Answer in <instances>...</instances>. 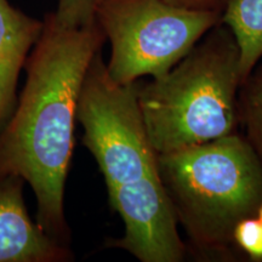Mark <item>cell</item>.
Returning <instances> with one entry per match:
<instances>
[{
  "mask_svg": "<svg viewBox=\"0 0 262 262\" xmlns=\"http://www.w3.org/2000/svg\"><path fill=\"white\" fill-rule=\"evenodd\" d=\"M102 0H58L51 17L62 28H83L96 24V10Z\"/></svg>",
  "mask_w": 262,
  "mask_h": 262,
  "instance_id": "cell-11",
  "label": "cell"
},
{
  "mask_svg": "<svg viewBox=\"0 0 262 262\" xmlns=\"http://www.w3.org/2000/svg\"><path fill=\"white\" fill-rule=\"evenodd\" d=\"M96 22L112 48L108 74L117 83L130 84L143 75H165L220 24L221 14L165 0H102Z\"/></svg>",
  "mask_w": 262,
  "mask_h": 262,
  "instance_id": "cell-4",
  "label": "cell"
},
{
  "mask_svg": "<svg viewBox=\"0 0 262 262\" xmlns=\"http://www.w3.org/2000/svg\"><path fill=\"white\" fill-rule=\"evenodd\" d=\"M25 63L26 84L0 131V175L19 176L37 199V224L67 245L64 186L74 146L78 97L106 35L96 24L62 28L48 14Z\"/></svg>",
  "mask_w": 262,
  "mask_h": 262,
  "instance_id": "cell-1",
  "label": "cell"
},
{
  "mask_svg": "<svg viewBox=\"0 0 262 262\" xmlns=\"http://www.w3.org/2000/svg\"><path fill=\"white\" fill-rule=\"evenodd\" d=\"M111 208L122 216L125 233L107 245L126 250L142 262H180L187 245L180 237L178 217L159 175L143 176L110 189Z\"/></svg>",
  "mask_w": 262,
  "mask_h": 262,
  "instance_id": "cell-6",
  "label": "cell"
},
{
  "mask_svg": "<svg viewBox=\"0 0 262 262\" xmlns=\"http://www.w3.org/2000/svg\"><path fill=\"white\" fill-rule=\"evenodd\" d=\"M25 180L0 175V262H66L73 255L29 217Z\"/></svg>",
  "mask_w": 262,
  "mask_h": 262,
  "instance_id": "cell-7",
  "label": "cell"
},
{
  "mask_svg": "<svg viewBox=\"0 0 262 262\" xmlns=\"http://www.w3.org/2000/svg\"><path fill=\"white\" fill-rule=\"evenodd\" d=\"M256 217L262 222V202H261V204H260V206H258V209H257Z\"/></svg>",
  "mask_w": 262,
  "mask_h": 262,
  "instance_id": "cell-14",
  "label": "cell"
},
{
  "mask_svg": "<svg viewBox=\"0 0 262 262\" xmlns=\"http://www.w3.org/2000/svg\"><path fill=\"white\" fill-rule=\"evenodd\" d=\"M239 49L242 84L262 58V0H227L221 14Z\"/></svg>",
  "mask_w": 262,
  "mask_h": 262,
  "instance_id": "cell-9",
  "label": "cell"
},
{
  "mask_svg": "<svg viewBox=\"0 0 262 262\" xmlns=\"http://www.w3.org/2000/svg\"><path fill=\"white\" fill-rule=\"evenodd\" d=\"M233 243L249 261L262 262V222L256 216L238 222L233 229Z\"/></svg>",
  "mask_w": 262,
  "mask_h": 262,
  "instance_id": "cell-12",
  "label": "cell"
},
{
  "mask_svg": "<svg viewBox=\"0 0 262 262\" xmlns=\"http://www.w3.org/2000/svg\"><path fill=\"white\" fill-rule=\"evenodd\" d=\"M140 84H119L110 77L101 51L85 74L77 122L106 181L107 191L143 176L159 175L158 155L150 143L139 102Z\"/></svg>",
  "mask_w": 262,
  "mask_h": 262,
  "instance_id": "cell-5",
  "label": "cell"
},
{
  "mask_svg": "<svg viewBox=\"0 0 262 262\" xmlns=\"http://www.w3.org/2000/svg\"><path fill=\"white\" fill-rule=\"evenodd\" d=\"M241 85L237 41L220 22L165 75L140 85L141 112L157 155L235 133Z\"/></svg>",
  "mask_w": 262,
  "mask_h": 262,
  "instance_id": "cell-3",
  "label": "cell"
},
{
  "mask_svg": "<svg viewBox=\"0 0 262 262\" xmlns=\"http://www.w3.org/2000/svg\"><path fill=\"white\" fill-rule=\"evenodd\" d=\"M238 111L245 137L262 165V58L239 88Z\"/></svg>",
  "mask_w": 262,
  "mask_h": 262,
  "instance_id": "cell-10",
  "label": "cell"
},
{
  "mask_svg": "<svg viewBox=\"0 0 262 262\" xmlns=\"http://www.w3.org/2000/svg\"><path fill=\"white\" fill-rule=\"evenodd\" d=\"M158 173L193 253L238 260L233 229L262 202V165L247 137L235 131L158 155Z\"/></svg>",
  "mask_w": 262,
  "mask_h": 262,
  "instance_id": "cell-2",
  "label": "cell"
},
{
  "mask_svg": "<svg viewBox=\"0 0 262 262\" xmlns=\"http://www.w3.org/2000/svg\"><path fill=\"white\" fill-rule=\"evenodd\" d=\"M44 22L0 0V131L17 103V81Z\"/></svg>",
  "mask_w": 262,
  "mask_h": 262,
  "instance_id": "cell-8",
  "label": "cell"
},
{
  "mask_svg": "<svg viewBox=\"0 0 262 262\" xmlns=\"http://www.w3.org/2000/svg\"><path fill=\"white\" fill-rule=\"evenodd\" d=\"M165 2L183 9L198 10V11H212L222 14L227 0H165Z\"/></svg>",
  "mask_w": 262,
  "mask_h": 262,
  "instance_id": "cell-13",
  "label": "cell"
}]
</instances>
